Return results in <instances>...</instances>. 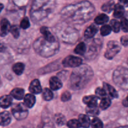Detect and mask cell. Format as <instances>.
I'll use <instances>...</instances> for the list:
<instances>
[{
  "mask_svg": "<svg viewBox=\"0 0 128 128\" xmlns=\"http://www.w3.org/2000/svg\"><path fill=\"white\" fill-rule=\"evenodd\" d=\"M94 8L88 1H82L64 8L61 11L62 16L68 21L74 23L87 22L92 16Z\"/></svg>",
  "mask_w": 128,
  "mask_h": 128,
  "instance_id": "1",
  "label": "cell"
},
{
  "mask_svg": "<svg viewBox=\"0 0 128 128\" xmlns=\"http://www.w3.org/2000/svg\"><path fill=\"white\" fill-rule=\"evenodd\" d=\"M92 76L91 68L87 65H81L72 71L70 78V86L74 90H81L90 82Z\"/></svg>",
  "mask_w": 128,
  "mask_h": 128,
  "instance_id": "2",
  "label": "cell"
},
{
  "mask_svg": "<svg viewBox=\"0 0 128 128\" xmlns=\"http://www.w3.org/2000/svg\"><path fill=\"white\" fill-rule=\"evenodd\" d=\"M54 6V0H34L31 8V18L34 22L40 21L46 18Z\"/></svg>",
  "mask_w": 128,
  "mask_h": 128,
  "instance_id": "3",
  "label": "cell"
},
{
  "mask_svg": "<svg viewBox=\"0 0 128 128\" xmlns=\"http://www.w3.org/2000/svg\"><path fill=\"white\" fill-rule=\"evenodd\" d=\"M34 49L36 52L43 57H50L53 56L58 51L60 45L57 41L50 42L43 37L38 39L34 43Z\"/></svg>",
  "mask_w": 128,
  "mask_h": 128,
  "instance_id": "4",
  "label": "cell"
},
{
  "mask_svg": "<svg viewBox=\"0 0 128 128\" xmlns=\"http://www.w3.org/2000/svg\"><path fill=\"white\" fill-rule=\"evenodd\" d=\"M113 81L122 90H128V69L119 67L113 74Z\"/></svg>",
  "mask_w": 128,
  "mask_h": 128,
  "instance_id": "5",
  "label": "cell"
},
{
  "mask_svg": "<svg viewBox=\"0 0 128 128\" xmlns=\"http://www.w3.org/2000/svg\"><path fill=\"white\" fill-rule=\"evenodd\" d=\"M24 104L18 103L14 105L11 110L12 115L17 120H22L26 118L28 115V111Z\"/></svg>",
  "mask_w": 128,
  "mask_h": 128,
  "instance_id": "6",
  "label": "cell"
},
{
  "mask_svg": "<svg viewBox=\"0 0 128 128\" xmlns=\"http://www.w3.org/2000/svg\"><path fill=\"white\" fill-rule=\"evenodd\" d=\"M121 51L120 44L116 41H111L108 43L107 50L104 56L108 60H112Z\"/></svg>",
  "mask_w": 128,
  "mask_h": 128,
  "instance_id": "7",
  "label": "cell"
},
{
  "mask_svg": "<svg viewBox=\"0 0 128 128\" xmlns=\"http://www.w3.org/2000/svg\"><path fill=\"white\" fill-rule=\"evenodd\" d=\"M82 60L80 58L74 56H69L64 59L62 64L64 67L77 68L82 64Z\"/></svg>",
  "mask_w": 128,
  "mask_h": 128,
  "instance_id": "8",
  "label": "cell"
},
{
  "mask_svg": "<svg viewBox=\"0 0 128 128\" xmlns=\"http://www.w3.org/2000/svg\"><path fill=\"white\" fill-rule=\"evenodd\" d=\"M29 90L31 93L35 94H38L40 92H42V88H41L40 81L36 79L32 80L30 83Z\"/></svg>",
  "mask_w": 128,
  "mask_h": 128,
  "instance_id": "9",
  "label": "cell"
},
{
  "mask_svg": "<svg viewBox=\"0 0 128 128\" xmlns=\"http://www.w3.org/2000/svg\"><path fill=\"white\" fill-rule=\"evenodd\" d=\"M50 86L52 90L57 91L62 88V84L60 78L56 76H53L50 80Z\"/></svg>",
  "mask_w": 128,
  "mask_h": 128,
  "instance_id": "10",
  "label": "cell"
},
{
  "mask_svg": "<svg viewBox=\"0 0 128 128\" xmlns=\"http://www.w3.org/2000/svg\"><path fill=\"white\" fill-rule=\"evenodd\" d=\"M11 26L10 25V22L6 19H2L1 21V31L0 34L1 36H5L10 32V29Z\"/></svg>",
  "mask_w": 128,
  "mask_h": 128,
  "instance_id": "11",
  "label": "cell"
},
{
  "mask_svg": "<svg viewBox=\"0 0 128 128\" xmlns=\"http://www.w3.org/2000/svg\"><path fill=\"white\" fill-rule=\"evenodd\" d=\"M40 32H41V34H42V37H43L45 40H47V41L52 42L56 41L54 35L50 32V30H48V28L47 27H45V26L41 27V29H40Z\"/></svg>",
  "mask_w": 128,
  "mask_h": 128,
  "instance_id": "12",
  "label": "cell"
},
{
  "mask_svg": "<svg viewBox=\"0 0 128 128\" xmlns=\"http://www.w3.org/2000/svg\"><path fill=\"white\" fill-rule=\"evenodd\" d=\"M98 31V28L96 24H92L87 28L84 32V36L87 39H91L94 36V35Z\"/></svg>",
  "mask_w": 128,
  "mask_h": 128,
  "instance_id": "13",
  "label": "cell"
},
{
  "mask_svg": "<svg viewBox=\"0 0 128 128\" xmlns=\"http://www.w3.org/2000/svg\"><path fill=\"white\" fill-rule=\"evenodd\" d=\"M99 98L97 96H87L82 99V101L87 106H97Z\"/></svg>",
  "mask_w": 128,
  "mask_h": 128,
  "instance_id": "14",
  "label": "cell"
},
{
  "mask_svg": "<svg viewBox=\"0 0 128 128\" xmlns=\"http://www.w3.org/2000/svg\"><path fill=\"white\" fill-rule=\"evenodd\" d=\"M35 102H36V98L33 94H27L25 95L24 98V104L26 107L28 108H31L33 107Z\"/></svg>",
  "mask_w": 128,
  "mask_h": 128,
  "instance_id": "15",
  "label": "cell"
},
{
  "mask_svg": "<svg viewBox=\"0 0 128 128\" xmlns=\"http://www.w3.org/2000/svg\"><path fill=\"white\" fill-rule=\"evenodd\" d=\"M10 94L12 98H15L16 100H21L24 98V91L22 88H16L13 89L11 91Z\"/></svg>",
  "mask_w": 128,
  "mask_h": 128,
  "instance_id": "16",
  "label": "cell"
},
{
  "mask_svg": "<svg viewBox=\"0 0 128 128\" xmlns=\"http://www.w3.org/2000/svg\"><path fill=\"white\" fill-rule=\"evenodd\" d=\"M12 98L9 95H4L0 99V104L2 108H8L12 104Z\"/></svg>",
  "mask_w": 128,
  "mask_h": 128,
  "instance_id": "17",
  "label": "cell"
},
{
  "mask_svg": "<svg viewBox=\"0 0 128 128\" xmlns=\"http://www.w3.org/2000/svg\"><path fill=\"white\" fill-rule=\"evenodd\" d=\"M11 121V116L8 111H3L1 113V125L6 126L10 124Z\"/></svg>",
  "mask_w": 128,
  "mask_h": 128,
  "instance_id": "18",
  "label": "cell"
},
{
  "mask_svg": "<svg viewBox=\"0 0 128 128\" xmlns=\"http://www.w3.org/2000/svg\"><path fill=\"white\" fill-rule=\"evenodd\" d=\"M79 121L81 124V127L84 128H90L91 125V120L88 115L86 114H80L79 116Z\"/></svg>",
  "mask_w": 128,
  "mask_h": 128,
  "instance_id": "19",
  "label": "cell"
},
{
  "mask_svg": "<svg viewBox=\"0 0 128 128\" xmlns=\"http://www.w3.org/2000/svg\"><path fill=\"white\" fill-rule=\"evenodd\" d=\"M124 14V6L121 4H116L114 9V16L116 18H121Z\"/></svg>",
  "mask_w": 128,
  "mask_h": 128,
  "instance_id": "20",
  "label": "cell"
},
{
  "mask_svg": "<svg viewBox=\"0 0 128 128\" xmlns=\"http://www.w3.org/2000/svg\"><path fill=\"white\" fill-rule=\"evenodd\" d=\"M103 86L104 90H106V92H108L111 97L113 98H118V93L117 91L114 89V88L108 83H104Z\"/></svg>",
  "mask_w": 128,
  "mask_h": 128,
  "instance_id": "21",
  "label": "cell"
},
{
  "mask_svg": "<svg viewBox=\"0 0 128 128\" xmlns=\"http://www.w3.org/2000/svg\"><path fill=\"white\" fill-rule=\"evenodd\" d=\"M108 21L109 17L106 14H101L94 19V22L96 24H104Z\"/></svg>",
  "mask_w": 128,
  "mask_h": 128,
  "instance_id": "22",
  "label": "cell"
},
{
  "mask_svg": "<svg viewBox=\"0 0 128 128\" xmlns=\"http://www.w3.org/2000/svg\"><path fill=\"white\" fill-rule=\"evenodd\" d=\"M86 49L87 48H86V44L84 42H81L76 46L74 49V52L77 54L83 55L86 52Z\"/></svg>",
  "mask_w": 128,
  "mask_h": 128,
  "instance_id": "23",
  "label": "cell"
},
{
  "mask_svg": "<svg viewBox=\"0 0 128 128\" xmlns=\"http://www.w3.org/2000/svg\"><path fill=\"white\" fill-rule=\"evenodd\" d=\"M24 70V64L22 62H17L12 66V71L17 75L22 74Z\"/></svg>",
  "mask_w": 128,
  "mask_h": 128,
  "instance_id": "24",
  "label": "cell"
},
{
  "mask_svg": "<svg viewBox=\"0 0 128 128\" xmlns=\"http://www.w3.org/2000/svg\"><path fill=\"white\" fill-rule=\"evenodd\" d=\"M115 5L116 4H114L113 1H110L102 5V10L103 11H104V12H107V13L111 12L114 9Z\"/></svg>",
  "mask_w": 128,
  "mask_h": 128,
  "instance_id": "25",
  "label": "cell"
},
{
  "mask_svg": "<svg viewBox=\"0 0 128 128\" xmlns=\"http://www.w3.org/2000/svg\"><path fill=\"white\" fill-rule=\"evenodd\" d=\"M111 100H110L108 97L106 96V97H104L102 98H101L100 107L101 108V109H102V110H106V109L108 108L111 106Z\"/></svg>",
  "mask_w": 128,
  "mask_h": 128,
  "instance_id": "26",
  "label": "cell"
},
{
  "mask_svg": "<svg viewBox=\"0 0 128 128\" xmlns=\"http://www.w3.org/2000/svg\"><path fill=\"white\" fill-rule=\"evenodd\" d=\"M42 96L45 101H51L53 98V93L50 89L44 88L42 91Z\"/></svg>",
  "mask_w": 128,
  "mask_h": 128,
  "instance_id": "27",
  "label": "cell"
},
{
  "mask_svg": "<svg viewBox=\"0 0 128 128\" xmlns=\"http://www.w3.org/2000/svg\"><path fill=\"white\" fill-rule=\"evenodd\" d=\"M110 26H111L112 30L115 32H118L121 30V23L116 20H112L110 22Z\"/></svg>",
  "mask_w": 128,
  "mask_h": 128,
  "instance_id": "28",
  "label": "cell"
},
{
  "mask_svg": "<svg viewBox=\"0 0 128 128\" xmlns=\"http://www.w3.org/2000/svg\"><path fill=\"white\" fill-rule=\"evenodd\" d=\"M86 110L87 114L90 116H97L100 113V111L97 106H87Z\"/></svg>",
  "mask_w": 128,
  "mask_h": 128,
  "instance_id": "29",
  "label": "cell"
},
{
  "mask_svg": "<svg viewBox=\"0 0 128 128\" xmlns=\"http://www.w3.org/2000/svg\"><path fill=\"white\" fill-rule=\"evenodd\" d=\"M91 126L92 128H103V123L100 119L94 118L91 121Z\"/></svg>",
  "mask_w": 128,
  "mask_h": 128,
  "instance_id": "30",
  "label": "cell"
},
{
  "mask_svg": "<svg viewBox=\"0 0 128 128\" xmlns=\"http://www.w3.org/2000/svg\"><path fill=\"white\" fill-rule=\"evenodd\" d=\"M111 31H112V28H111V26L107 24L103 25L101 28V30H100L101 35L103 36H108V35L110 34L111 33Z\"/></svg>",
  "mask_w": 128,
  "mask_h": 128,
  "instance_id": "31",
  "label": "cell"
},
{
  "mask_svg": "<svg viewBox=\"0 0 128 128\" xmlns=\"http://www.w3.org/2000/svg\"><path fill=\"white\" fill-rule=\"evenodd\" d=\"M67 126L69 128H80L81 127L79 120H75V119L70 120L68 122Z\"/></svg>",
  "mask_w": 128,
  "mask_h": 128,
  "instance_id": "32",
  "label": "cell"
},
{
  "mask_svg": "<svg viewBox=\"0 0 128 128\" xmlns=\"http://www.w3.org/2000/svg\"><path fill=\"white\" fill-rule=\"evenodd\" d=\"M65 121H66V119L63 115L61 114H58L55 116V122L58 126H61L64 124Z\"/></svg>",
  "mask_w": 128,
  "mask_h": 128,
  "instance_id": "33",
  "label": "cell"
},
{
  "mask_svg": "<svg viewBox=\"0 0 128 128\" xmlns=\"http://www.w3.org/2000/svg\"><path fill=\"white\" fill-rule=\"evenodd\" d=\"M10 32L12 34V35L13 36V37L14 38L17 39L18 38L19 36H20V29L19 27L16 25H13V26H11V29H10Z\"/></svg>",
  "mask_w": 128,
  "mask_h": 128,
  "instance_id": "34",
  "label": "cell"
},
{
  "mask_svg": "<svg viewBox=\"0 0 128 128\" xmlns=\"http://www.w3.org/2000/svg\"><path fill=\"white\" fill-rule=\"evenodd\" d=\"M95 92H96V95L99 98H102L104 97H106V94H107L106 90H104V88H98L96 90Z\"/></svg>",
  "mask_w": 128,
  "mask_h": 128,
  "instance_id": "35",
  "label": "cell"
},
{
  "mask_svg": "<svg viewBox=\"0 0 128 128\" xmlns=\"http://www.w3.org/2000/svg\"><path fill=\"white\" fill-rule=\"evenodd\" d=\"M30 26V20L27 17L24 18L21 21V23H20V27L22 29H24V30H26V29H28Z\"/></svg>",
  "mask_w": 128,
  "mask_h": 128,
  "instance_id": "36",
  "label": "cell"
},
{
  "mask_svg": "<svg viewBox=\"0 0 128 128\" xmlns=\"http://www.w3.org/2000/svg\"><path fill=\"white\" fill-rule=\"evenodd\" d=\"M121 28L125 32H128V20L126 18H122L121 20Z\"/></svg>",
  "mask_w": 128,
  "mask_h": 128,
  "instance_id": "37",
  "label": "cell"
},
{
  "mask_svg": "<svg viewBox=\"0 0 128 128\" xmlns=\"http://www.w3.org/2000/svg\"><path fill=\"white\" fill-rule=\"evenodd\" d=\"M71 94H70V92H68V91H65V92H64L62 94V95H61V100H62V101H69V100L71 99Z\"/></svg>",
  "mask_w": 128,
  "mask_h": 128,
  "instance_id": "38",
  "label": "cell"
},
{
  "mask_svg": "<svg viewBox=\"0 0 128 128\" xmlns=\"http://www.w3.org/2000/svg\"><path fill=\"white\" fill-rule=\"evenodd\" d=\"M121 42L123 46H128V36H123L121 38Z\"/></svg>",
  "mask_w": 128,
  "mask_h": 128,
  "instance_id": "39",
  "label": "cell"
},
{
  "mask_svg": "<svg viewBox=\"0 0 128 128\" xmlns=\"http://www.w3.org/2000/svg\"><path fill=\"white\" fill-rule=\"evenodd\" d=\"M120 4L124 6H128V0H119Z\"/></svg>",
  "mask_w": 128,
  "mask_h": 128,
  "instance_id": "40",
  "label": "cell"
},
{
  "mask_svg": "<svg viewBox=\"0 0 128 128\" xmlns=\"http://www.w3.org/2000/svg\"><path fill=\"white\" fill-rule=\"evenodd\" d=\"M122 104H123L124 106H126V107H128V95L127 96V97L123 100V101H122Z\"/></svg>",
  "mask_w": 128,
  "mask_h": 128,
  "instance_id": "41",
  "label": "cell"
},
{
  "mask_svg": "<svg viewBox=\"0 0 128 128\" xmlns=\"http://www.w3.org/2000/svg\"><path fill=\"white\" fill-rule=\"evenodd\" d=\"M43 128H54L53 127V125L52 124H46V125H44V126Z\"/></svg>",
  "mask_w": 128,
  "mask_h": 128,
  "instance_id": "42",
  "label": "cell"
},
{
  "mask_svg": "<svg viewBox=\"0 0 128 128\" xmlns=\"http://www.w3.org/2000/svg\"><path fill=\"white\" fill-rule=\"evenodd\" d=\"M117 128H128V126H120V127Z\"/></svg>",
  "mask_w": 128,
  "mask_h": 128,
  "instance_id": "43",
  "label": "cell"
},
{
  "mask_svg": "<svg viewBox=\"0 0 128 128\" xmlns=\"http://www.w3.org/2000/svg\"><path fill=\"white\" fill-rule=\"evenodd\" d=\"M20 128H32V127H26V126H22V127H21Z\"/></svg>",
  "mask_w": 128,
  "mask_h": 128,
  "instance_id": "44",
  "label": "cell"
}]
</instances>
